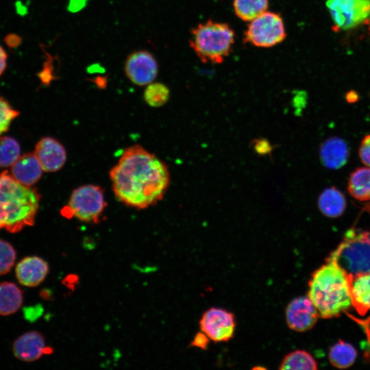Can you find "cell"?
Instances as JSON below:
<instances>
[{
	"instance_id": "cell-1",
	"label": "cell",
	"mask_w": 370,
	"mask_h": 370,
	"mask_svg": "<svg viewBox=\"0 0 370 370\" xmlns=\"http://www.w3.org/2000/svg\"><path fill=\"white\" fill-rule=\"evenodd\" d=\"M110 177L116 197L125 206L138 210L160 201L170 183L166 165L138 145L124 149L111 169Z\"/></svg>"
},
{
	"instance_id": "cell-2",
	"label": "cell",
	"mask_w": 370,
	"mask_h": 370,
	"mask_svg": "<svg viewBox=\"0 0 370 370\" xmlns=\"http://www.w3.org/2000/svg\"><path fill=\"white\" fill-rule=\"evenodd\" d=\"M308 287V297L323 319L336 317L352 306L349 276L329 257L312 274Z\"/></svg>"
},
{
	"instance_id": "cell-3",
	"label": "cell",
	"mask_w": 370,
	"mask_h": 370,
	"mask_svg": "<svg viewBox=\"0 0 370 370\" xmlns=\"http://www.w3.org/2000/svg\"><path fill=\"white\" fill-rule=\"evenodd\" d=\"M40 195L32 186L16 180L8 171L0 173V230L16 233L32 226L39 208Z\"/></svg>"
},
{
	"instance_id": "cell-4",
	"label": "cell",
	"mask_w": 370,
	"mask_h": 370,
	"mask_svg": "<svg viewBox=\"0 0 370 370\" xmlns=\"http://www.w3.org/2000/svg\"><path fill=\"white\" fill-rule=\"evenodd\" d=\"M235 36L229 24L208 20L191 30L189 43L203 62L221 64L231 53Z\"/></svg>"
},
{
	"instance_id": "cell-5",
	"label": "cell",
	"mask_w": 370,
	"mask_h": 370,
	"mask_svg": "<svg viewBox=\"0 0 370 370\" xmlns=\"http://www.w3.org/2000/svg\"><path fill=\"white\" fill-rule=\"evenodd\" d=\"M329 258L333 259L349 277L370 273V232L350 228Z\"/></svg>"
},
{
	"instance_id": "cell-6",
	"label": "cell",
	"mask_w": 370,
	"mask_h": 370,
	"mask_svg": "<svg viewBox=\"0 0 370 370\" xmlns=\"http://www.w3.org/2000/svg\"><path fill=\"white\" fill-rule=\"evenodd\" d=\"M106 206L102 188L86 184L73 190L67 206L61 212L63 216L74 217L82 222L98 223Z\"/></svg>"
},
{
	"instance_id": "cell-7",
	"label": "cell",
	"mask_w": 370,
	"mask_h": 370,
	"mask_svg": "<svg viewBox=\"0 0 370 370\" xmlns=\"http://www.w3.org/2000/svg\"><path fill=\"white\" fill-rule=\"evenodd\" d=\"M286 37L281 15L265 11L250 21L244 34V41L258 47L267 48L282 42Z\"/></svg>"
},
{
	"instance_id": "cell-8",
	"label": "cell",
	"mask_w": 370,
	"mask_h": 370,
	"mask_svg": "<svg viewBox=\"0 0 370 370\" xmlns=\"http://www.w3.org/2000/svg\"><path fill=\"white\" fill-rule=\"evenodd\" d=\"M326 7L338 29L350 30L370 21V0H327Z\"/></svg>"
},
{
	"instance_id": "cell-9",
	"label": "cell",
	"mask_w": 370,
	"mask_h": 370,
	"mask_svg": "<svg viewBox=\"0 0 370 370\" xmlns=\"http://www.w3.org/2000/svg\"><path fill=\"white\" fill-rule=\"evenodd\" d=\"M236 319L233 313L221 308L212 307L206 310L200 320L201 331L210 340L217 342H227L234 335Z\"/></svg>"
},
{
	"instance_id": "cell-10",
	"label": "cell",
	"mask_w": 370,
	"mask_h": 370,
	"mask_svg": "<svg viewBox=\"0 0 370 370\" xmlns=\"http://www.w3.org/2000/svg\"><path fill=\"white\" fill-rule=\"evenodd\" d=\"M319 314L308 296L299 297L291 300L285 310L288 327L295 332H306L316 324Z\"/></svg>"
},
{
	"instance_id": "cell-11",
	"label": "cell",
	"mask_w": 370,
	"mask_h": 370,
	"mask_svg": "<svg viewBox=\"0 0 370 370\" xmlns=\"http://www.w3.org/2000/svg\"><path fill=\"white\" fill-rule=\"evenodd\" d=\"M158 63L151 53L138 51L131 53L125 64V71L130 80L136 85L151 83L158 74Z\"/></svg>"
},
{
	"instance_id": "cell-12",
	"label": "cell",
	"mask_w": 370,
	"mask_h": 370,
	"mask_svg": "<svg viewBox=\"0 0 370 370\" xmlns=\"http://www.w3.org/2000/svg\"><path fill=\"white\" fill-rule=\"evenodd\" d=\"M34 153L45 172L59 171L66 160L64 147L51 137L41 138L36 143Z\"/></svg>"
},
{
	"instance_id": "cell-13",
	"label": "cell",
	"mask_w": 370,
	"mask_h": 370,
	"mask_svg": "<svg viewBox=\"0 0 370 370\" xmlns=\"http://www.w3.org/2000/svg\"><path fill=\"white\" fill-rule=\"evenodd\" d=\"M12 349L16 358L25 362L35 361L52 353V349L45 345L43 336L36 331L27 332L17 338Z\"/></svg>"
},
{
	"instance_id": "cell-14",
	"label": "cell",
	"mask_w": 370,
	"mask_h": 370,
	"mask_svg": "<svg viewBox=\"0 0 370 370\" xmlns=\"http://www.w3.org/2000/svg\"><path fill=\"white\" fill-rule=\"evenodd\" d=\"M49 264L38 256H27L16 265L15 273L18 282L27 287H35L41 284L49 273Z\"/></svg>"
},
{
	"instance_id": "cell-15",
	"label": "cell",
	"mask_w": 370,
	"mask_h": 370,
	"mask_svg": "<svg viewBox=\"0 0 370 370\" xmlns=\"http://www.w3.org/2000/svg\"><path fill=\"white\" fill-rule=\"evenodd\" d=\"M43 171L34 153H27L11 166L10 174L21 184L32 186L41 178Z\"/></svg>"
},
{
	"instance_id": "cell-16",
	"label": "cell",
	"mask_w": 370,
	"mask_h": 370,
	"mask_svg": "<svg viewBox=\"0 0 370 370\" xmlns=\"http://www.w3.org/2000/svg\"><path fill=\"white\" fill-rule=\"evenodd\" d=\"M319 153L321 161L325 167L338 169L347 163L349 149L344 140L331 137L322 143Z\"/></svg>"
},
{
	"instance_id": "cell-17",
	"label": "cell",
	"mask_w": 370,
	"mask_h": 370,
	"mask_svg": "<svg viewBox=\"0 0 370 370\" xmlns=\"http://www.w3.org/2000/svg\"><path fill=\"white\" fill-rule=\"evenodd\" d=\"M352 305L360 315L370 310V273L349 277Z\"/></svg>"
},
{
	"instance_id": "cell-18",
	"label": "cell",
	"mask_w": 370,
	"mask_h": 370,
	"mask_svg": "<svg viewBox=\"0 0 370 370\" xmlns=\"http://www.w3.org/2000/svg\"><path fill=\"white\" fill-rule=\"evenodd\" d=\"M346 199L343 194L334 187L324 190L319 197L318 207L326 217H340L346 208Z\"/></svg>"
},
{
	"instance_id": "cell-19",
	"label": "cell",
	"mask_w": 370,
	"mask_h": 370,
	"mask_svg": "<svg viewBox=\"0 0 370 370\" xmlns=\"http://www.w3.org/2000/svg\"><path fill=\"white\" fill-rule=\"evenodd\" d=\"M23 292L14 283H0V315L7 316L15 313L23 304Z\"/></svg>"
},
{
	"instance_id": "cell-20",
	"label": "cell",
	"mask_w": 370,
	"mask_h": 370,
	"mask_svg": "<svg viewBox=\"0 0 370 370\" xmlns=\"http://www.w3.org/2000/svg\"><path fill=\"white\" fill-rule=\"evenodd\" d=\"M347 190L358 201H370L369 166L358 168L352 173L348 180Z\"/></svg>"
},
{
	"instance_id": "cell-21",
	"label": "cell",
	"mask_w": 370,
	"mask_h": 370,
	"mask_svg": "<svg viewBox=\"0 0 370 370\" xmlns=\"http://www.w3.org/2000/svg\"><path fill=\"white\" fill-rule=\"evenodd\" d=\"M281 370H314L317 363L313 356L305 350L297 349L286 354L282 360Z\"/></svg>"
},
{
	"instance_id": "cell-22",
	"label": "cell",
	"mask_w": 370,
	"mask_h": 370,
	"mask_svg": "<svg viewBox=\"0 0 370 370\" xmlns=\"http://www.w3.org/2000/svg\"><path fill=\"white\" fill-rule=\"evenodd\" d=\"M328 356L333 366L339 369H345L354 364L357 352L351 344L339 341L330 348Z\"/></svg>"
},
{
	"instance_id": "cell-23",
	"label": "cell",
	"mask_w": 370,
	"mask_h": 370,
	"mask_svg": "<svg viewBox=\"0 0 370 370\" xmlns=\"http://www.w3.org/2000/svg\"><path fill=\"white\" fill-rule=\"evenodd\" d=\"M269 6V0H234L233 7L236 15L243 21H251Z\"/></svg>"
},
{
	"instance_id": "cell-24",
	"label": "cell",
	"mask_w": 370,
	"mask_h": 370,
	"mask_svg": "<svg viewBox=\"0 0 370 370\" xmlns=\"http://www.w3.org/2000/svg\"><path fill=\"white\" fill-rule=\"evenodd\" d=\"M18 143L10 136H0V167L11 166L20 157Z\"/></svg>"
},
{
	"instance_id": "cell-25",
	"label": "cell",
	"mask_w": 370,
	"mask_h": 370,
	"mask_svg": "<svg viewBox=\"0 0 370 370\" xmlns=\"http://www.w3.org/2000/svg\"><path fill=\"white\" fill-rule=\"evenodd\" d=\"M169 98V90L166 86L160 82L149 84L144 92L145 102L151 107H160Z\"/></svg>"
},
{
	"instance_id": "cell-26",
	"label": "cell",
	"mask_w": 370,
	"mask_h": 370,
	"mask_svg": "<svg viewBox=\"0 0 370 370\" xmlns=\"http://www.w3.org/2000/svg\"><path fill=\"white\" fill-rule=\"evenodd\" d=\"M16 258V251L12 245L7 241L0 240V275L10 272Z\"/></svg>"
},
{
	"instance_id": "cell-27",
	"label": "cell",
	"mask_w": 370,
	"mask_h": 370,
	"mask_svg": "<svg viewBox=\"0 0 370 370\" xmlns=\"http://www.w3.org/2000/svg\"><path fill=\"white\" fill-rule=\"evenodd\" d=\"M19 114V112L12 108L10 103L0 97V136L5 132L11 122Z\"/></svg>"
},
{
	"instance_id": "cell-28",
	"label": "cell",
	"mask_w": 370,
	"mask_h": 370,
	"mask_svg": "<svg viewBox=\"0 0 370 370\" xmlns=\"http://www.w3.org/2000/svg\"><path fill=\"white\" fill-rule=\"evenodd\" d=\"M358 153L362 163L370 167V134L367 135L363 138Z\"/></svg>"
},
{
	"instance_id": "cell-29",
	"label": "cell",
	"mask_w": 370,
	"mask_h": 370,
	"mask_svg": "<svg viewBox=\"0 0 370 370\" xmlns=\"http://www.w3.org/2000/svg\"><path fill=\"white\" fill-rule=\"evenodd\" d=\"M210 338L202 331L197 332L190 343V345L199 349L208 348Z\"/></svg>"
},
{
	"instance_id": "cell-30",
	"label": "cell",
	"mask_w": 370,
	"mask_h": 370,
	"mask_svg": "<svg viewBox=\"0 0 370 370\" xmlns=\"http://www.w3.org/2000/svg\"><path fill=\"white\" fill-rule=\"evenodd\" d=\"M255 149L260 154H264L271 151V147L267 140H260L256 142Z\"/></svg>"
},
{
	"instance_id": "cell-31",
	"label": "cell",
	"mask_w": 370,
	"mask_h": 370,
	"mask_svg": "<svg viewBox=\"0 0 370 370\" xmlns=\"http://www.w3.org/2000/svg\"><path fill=\"white\" fill-rule=\"evenodd\" d=\"M87 0H71L69 8L72 12H77L82 9Z\"/></svg>"
},
{
	"instance_id": "cell-32",
	"label": "cell",
	"mask_w": 370,
	"mask_h": 370,
	"mask_svg": "<svg viewBox=\"0 0 370 370\" xmlns=\"http://www.w3.org/2000/svg\"><path fill=\"white\" fill-rule=\"evenodd\" d=\"M7 59L8 56L3 48L0 45V75L3 73L6 68Z\"/></svg>"
},
{
	"instance_id": "cell-33",
	"label": "cell",
	"mask_w": 370,
	"mask_h": 370,
	"mask_svg": "<svg viewBox=\"0 0 370 370\" xmlns=\"http://www.w3.org/2000/svg\"><path fill=\"white\" fill-rule=\"evenodd\" d=\"M362 210L368 212L369 214H370V201L366 203L364 205V206L362 208Z\"/></svg>"
}]
</instances>
